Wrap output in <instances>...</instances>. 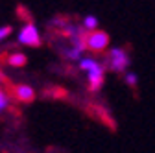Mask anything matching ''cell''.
Segmentation results:
<instances>
[{
    "instance_id": "obj_4",
    "label": "cell",
    "mask_w": 155,
    "mask_h": 153,
    "mask_svg": "<svg viewBox=\"0 0 155 153\" xmlns=\"http://www.w3.org/2000/svg\"><path fill=\"white\" fill-rule=\"evenodd\" d=\"M18 43L26 44V46H37L41 43V33H39L37 26L26 24L24 28H21V31H18Z\"/></svg>"
},
{
    "instance_id": "obj_9",
    "label": "cell",
    "mask_w": 155,
    "mask_h": 153,
    "mask_svg": "<svg viewBox=\"0 0 155 153\" xmlns=\"http://www.w3.org/2000/svg\"><path fill=\"white\" fill-rule=\"evenodd\" d=\"M11 33V28H8V26H4V28H0V41L2 39H6V37Z\"/></svg>"
},
{
    "instance_id": "obj_8",
    "label": "cell",
    "mask_w": 155,
    "mask_h": 153,
    "mask_svg": "<svg viewBox=\"0 0 155 153\" xmlns=\"http://www.w3.org/2000/svg\"><path fill=\"white\" fill-rule=\"evenodd\" d=\"M6 107H8V96H6V92L0 89V112H2Z\"/></svg>"
},
{
    "instance_id": "obj_3",
    "label": "cell",
    "mask_w": 155,
    "mask_h": 153,
    "mask_svg": "<svg viewBox=\"0 0 155 153\" xmlns=\"http://www.w3.org/2000/svg\"><path fill=\"white\" fill-rule=\"evenodd\" d=\"M109 67L114 70V72H122V70H126L127 68V65H129V55H127V52L126 50H122V48H113L111 52H109Z\"/></svg>"
},
{
    "instance_id": "obj_2",
    "label": "cell",
    "mask_w": 155,
    "mask_h": 153,
    "mask_svg": "<svg viewBox=\"0 0 155 153\" xmlns=\"http://www.w3.org/2000/svg\"><path fill=\"white\" fill-rule=\"evenodd\" d=\"M83 44L87 50H92V52H102L107 48L109 44V35L105 31H100V30H94L91 33H87L83 37Z\"/></svg>"
},
{
    "instance_id": "obj_1",
    "label": "cell",
    "mask_w": 155,
    "mask_h": 153,
    "mask_svg": "<svg viewBox=\"0 0 155 153\" xmlns=\"http://www.w3.org/2000/svg\"><path fill=\"white\" fill-rule=\"evenodd\" d=\"M80 68L87 72L91 90H98L102 87V83H104V67L96 59H92V57H81L80 59Z\"/></svg>"
},
{
    "instance_id": "obj_6",
    "label": "cell",
    "mask_w": 155,
    "mask_h": 153,
    "mask_svg": "<svg viewBox=\"0 0 155 153\" xmlns=\"http://www.w3.org/2000/svg\"><path fill=\"white\" fill-rule=\"evenodd\" d=\"M96 26H98V18H96L94 15H87V17H85V21H83V28L89 30V31H94Z\"/></svg>"
},
{
    "instance_id": "obj_10",
    "label": "cell",
    "mask_w": 155,
    "mask_h": 153,
    "mask_svg": "<svg viewBox=\"0 0 155 153\" xmlns=\"http://www.w3.org/2000/svg\"><path fill=\"white\" fill-rule=\"evenodd\" d=\"M127 83L129 85H137V76H135V74H127Z\"/></svg>"
},
{
    "instance_id": "obj_5",
    "label": "cell",
    "mask_w": 155,
    "mask_h": 153,
    "mask_svg": "<svg viewBox=\"0 0 155 153\" xmlns=\"http://www.w3.org/2000/svg\"><path fill=\"white\" fill-rule=\"evenodd\" d=\"M15 98L21 102H31L33 100V89L28 85H17L15 87Z\"/></svg>"
},
{
    "instance_id": "obj_7",
    "label": "cell",
    "mask_w": 155,
    "mask_h": 153,
    "mask_svg": "<svg viewBox=\"0 0 155 153\" xmlns=\"http://www.w3.org/2000/svg\"><path fill=\"white\" fill-rule=\"evenodd\" d=\"M26 63V55L24 54H13V55H9V65H13V67H22Z\"/></svg>"
}]
</instances>
